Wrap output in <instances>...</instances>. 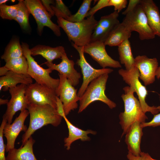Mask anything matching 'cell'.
<instances>
[{"label":"cell","instance_id":"5b68a950","mask_svg":"<svg viewBox=\"0 0 160 160\" xmlns=\"http://www.w3.org/2000/svg\"><path fill=\"white\" fill-rule=\"evenodd\" d=\"M122 23L130 31L138 32L140 40L154 39L155 35L150 27L144 9L140 4L125 15Z\"/></svg>","mask_w":160,"mask_h":160},{"label":"cell","instance_id":"4316f807","mask_svg":"<svg viewBox=\"0 0 160 160\" xmlns=\"http://www.w3.org/2000/svg\"><path fill=\"white\" fill-rule=\"evenodd\" d=\"M5 66L9 71L18 73L28 74V64L24 55L9 60L6 62Z\"/></svg>","mask_w":160,"mask_h":160},{"label":"cell","instance_id":"4dcf8cb0","mask_svg":"<svg viewBox=\"0 0 160 160\" xmlns=\"http://www.w3.org/2000/svg\"><path fill=\"white\" fill-rule=\"evenodd\" d=\"M55 2V6L51 5L55 15L57 17H61L67 20L72 15L68 8L62 0H56Z\"/></svg>","mask_w":160,"mask_h":160},{"label":"cell","instance_id":"9a60e30c","mask_svg":"<svg viewBox=\"0 0 160 160\" xmlns=\"http://www.w3.org/2000/svg\"><path fill=\"white\" fill-rule=\"evenodd\" d=\"M29 113L27 109L21 111L12 123H7L5 125L3 135L7 140L6 151L8 152L15 148V140L19 133L22 131L25 132L28 128L24 124L25 120Z\"/></svg>","mask_w":160,"mask_h":160},{"label":"cell","instance_id":"f1b7e54d","mask_svg":"<svg viewBox=\"0 0 160 160\" xmlns=\"http://www.w3.org/2000/svg\"><path fill=\"white\" fill-rule=\"evenodd\" d=\"M92 1V0H83L77 12L74 14L72 15L67 20L71 22H78L84 20L91 9Z\"/></svg>","mask_w":160,"mask_h":160},{"label":"cell","instance_id":"484cf974","mask_svg":"<svg viewBox=\"0 0 160 160\" xmlns=\"http://www.w3.org/2000/svg\"><path fill=\"white\" fill-rule=\"evenodd\" d=\"M23 55L19 40L14 39L9 44L1 58L6 62L10 59L20 57Z\"/></svg>","mask_w":160,"mask_h":160},{"label":"cell","instance_id":"7a4b0ae2","mask_svg":"<svg viewBox=\"0 0 160 160\" xmlns=\"http://www.w3.org/2000/svg\"><path fill=\"white\" fill-rule=\"evenodd\" d=\"M58 25L64 31L70 41L78 46L84 47L91 42L98 21L94 16L78 22H71L61 17H57Z\"/></svg>","mask_w":160,"mask_h":160},{"label":"cell","instance_id":"d6a6232c","mask_svg":"<svg viewBox=\"0 0 160 160\" xmlns=\"http://www.w3.org/2000/svg\"><path fill=\"white\" fill-rule=\"evenodd\" d=\"M110 6L109 0H99L96 5L90 9L88 12L87 17L94 16L95 14L98 10L106 7Z\"/></svg>","mask_w":160,"mask_h":160},{"label":"cell","instance_id":"277c9868","mask_svg":"<svg viewBox=\"0 0 160 160\" xmlns=\"http://www.w3.org/2000/svg\"><path fill=\"white\" fill-rule=\"evenodd\" d=\"M108 74H102L92 80L80 97L78 113L83 111L92 103L96 101L102 102L111 109L115 108L116 103L106 95L105 90Z\"/></svg>","mask_w":160,"mask_h":160},{"label":"cell","instance_id":"cb8c5ba5","mask_svg":"<svg viewBox=\"0 0 160 160\" xmlns=\"http://www.w3.org/2000/svg\"><path fill=\"white\" fill-rule=\"evenodd\" d=\"M132 32L122 22L120 23L112 30L104 43L105 45L118 47L130 37Z\"/></svg>","mask_w":160,"mask_h":160},{"label":"cell","instance_id":"3957f363","mask_svg":"<svg viewBox=\"0 0 160 160\" xmlns=\"http://www.w3.org/2000/svg\"><path fill=\"white\" fill-rule=\"evenodd\" d=\"M123 89L124 93L121 97L124 103V111L119 115V124L123 130L121 137L126 134L134 122L143 123L148 119L139 100L134 96V90L129 86L124 87Z\"/></svg>","mask_w":160,"mask_h":160},{"label":"cell","instance_id":"d590c367","mask_svg":"<svg viewBox=\"0 0 160 160\" xmlns=\"http://www.w3.org/2000/svg\"><path fill=\"white\" fill-rule=\"evenodd\" d=\"M127 157L128 160H159L152 158L148 153L143 152H142L138 156L128 152Z\"/></svg>","mask_w":160,"mask_h":160},{"label":"cell","instance_id":"b9f144b4","mask_svg":"<svg viewBox=\"0 0 160 160\" xmlns=\"http://www.w3.org/2000/svg\"><path fill=\"white\" fill-rule=\"evenodd\" d=\"M9 101L7 99H3L1 98L0 99V105L7 104Z\"/></svg>","mask_w":160,"mask_h":160},{"label":"cell","instance_id":"74e56055","mask_svg":"<svg viewBox=\"0 0 160 160\" xmlns=\"http://www.w3.org/2000/svg\"><path fill=\"white\" fill-rule=\"evenodd\" d=\"M41 1L43 6L48 12L52 16H53L55 15L54 12L52 9L51 6L50 5V4H54L55 1L53 0H42Z\"/></svg>","mask_w":160,"mask_h":160},{"label":"cell","instance_id":"83f0119b","mask_svg":"<svg viewBox=\"0 0 160 160\" xmlns=\"http://www.w3.org/2000/svg\"><path fill=\"white\" fill-rule=\"evenodd\" d=\"M18 1L19 9L17 16L15 20L19 24L22 29L27 30L29 28V16L30 13L24 0Z\"/></svg>","mask_w":160,"mask_h":160},{"label":"cell","instance_id":"8fae6325","mask_svg":"<svg viewBox=\"0 0 160 160\" xmlns=\"http://www.w3.org/2000/svg\"><path fill=\"white\" fill-rule=\"evenodd\" d=\"M60 82L55 90L57 95L63 103L64 110L66 116L78 106L77 102L80 97L77 95V89L64 76L59 74Z\"/></svg>","mask_w":160,"mask_h":160},{"label":"cell","instance_id":"ffe728a7","mask_svg":"<svg viewBox=\"0 0 160 160\" xmlns=\"http://www.w3.org/2000/svg\"><path fill=\"white\" fill-rule=\"evenodd\" d=\"M63 118L66 123L68 131V136L64 140V146L68 150L70 149L71 144L75 141L80 140L82 141H89L91 139L88 135H95L97 133L95 131L91 129L84 130L76 127L69 121L66 116Z\"/></svg>","mask_w":160,"mask_h":160},{"label":"cell","instance_id":"e575fe53","mask_svg":"<svg viewBox=\"0 0 160 160\" xmlns=\"http://www.w3.org/2000/svg\"><path fill=\"white\" fill-rule=\"evenodd\" d=\"M110 6L114 7V11L119 13L123 9L126 7L127 4V0H109Z\"/></svg>","mask_w":160,"mask_h":160},{"label":"cell","instance_id":"52a82bcc","mask_svg":"<svg viewBox=\"0 0 160 160\" xmlns=\"http://www.w3.org/2000/svg\"><path fill=\"white\" fill-rule=\"evenodd\" d=\"M119 74L126 83L136 92L144 112H150L154 115L159 112L157 107L149 106L145 102L148 91L145 86L140 81V72L138 69L134 67L129 70L121 69L118 71Z\"/></svg>","mask_w":160,"mask_h":160},{"label":"cell","instance_id":"1f68e13d","mask_svg":"<svg viewBox=\"0 0 160 160\" xmlns=\"http://www.w3.org/2000/svg\"><path fill=\"white\" fill-rule=\"evenodd\" d=\"M7 122L6 117L3 115V119L0 127V160H6L5 156L6 145L3 139V130L4 126Z\"/></svg>","mask_w":160,"mask_h":160},{"label":"cell","instance_id":"7402d4cb","mask_svg":"<svg viewBox=\"0 0 160 160\" xmlns=\"http://www.w3.org/2000/svg\"><path fill=\"white\" fill-rule=\"evenodd\" d=\"M35 140L31 137L25 144L19 148H13L8 152L6 160H37L33 151Z\"/></svg>","mask_w":160,"mask_h":160},{"label":"cell","instance_id":"ba28073f","mask_svg":"<svg viewBox=\"0 0 160 160\" xmlns=\"http://www.w3.org/2000/svg\"><path fill=\"white\" fill-rule=\"evenodd\" d=\"M25 95L29 103L38 105H49L57 109L55 90L36 82L27 85Z\"/></svg>","mask_w":160,"mask_h":160},{"label":"cell","instance_id":"30bf717a","mask_svg":"<svg viewBox=\"0 0 160 160\" xmlns=\"http://www.w3.org/2000/svg\"><path fill=\"white\" fill-rule=\"evenodd\" d=\"M24 1L30 14L32 15L36 21L40 34H41L44 27L47 26L50 29L56 36H60V27L52 21L51 18L52 16L46 10L41 1L25 0Z\"/></svg>","mask_w":160,"mask_h":160},{"label":"cell","instance_id":"6da1fadb","mask_svg":"<svg viewBox=\"0 0 160 160\" xmlns=\"http://www.w3.org/2000/svg\"><path fill=\"white\" fill-rule=\"evenodd\" d=\"M27 110L30 116L29 124L27 130L22 136L21 146L36 130L49 124L57 127L63 118L56 109L49 105H38L30 103Z\"/></svg>","mask_w":160,"mask_h":160},{"label":"cell","instance_id":"836d02e7","mask_svg":"<svg viewBox=\"0 0 160 160\" xmlns=\"http://www.w3.org/2000/svg\"><path fill=\"white\" fill-rule=\"evenodd\" d=\"M160 112V105L157 107ZM160 126V113L154 115L153 117L149 122L141 123V126L143 128L146 127H155Z\"/></svg>","mask_w":160,"mask_h":160},{"label":"cell","instance_id":"603a6c76","mask_svg":"<svg viewBox=\"0 0 160 160\" xmlns=\"http://www.w3.org/2000/svg\"><path fill=\"white\" fill-rule=\"evenodd\" d=\"M32 56L41 55L49 62H52L55 59H61L65 53L64 47L62 46L52 47L49 46L38 45L30 49Z\"/></svg>","mask_w":160,"mask_h":160},{"label":"cell","instance_id":"5bb4252c","mask_svg":"<svg viewBox=\"0 0 160 160\" xmlns=\"http://www.w3.org/2000/svg\"><path fill=\"white\" fill-rule=\"evenodd\" d=\"M134 66L139 70V79L145 86L154 82L156 72L159 67L156 58H149L145 55L137 56L135 58Z\"/></svg>","mask_w":160,"mask_h":160},{"label":"cell","instance_id":"d6986e66","mask_svg":"<svg viewBox=\"0 0 160 160\" xmlns=\"http://www.w3.org/2000/svg\"><path fill=\"white\" fill-rule=\"evenodd\" d=\"M140 4L146 14L148 23L155 35L160 37V14L152 0H141Z\"/></svg>","mask_w":160,"mask_h":160},{"label":"cell","instance_id":"ab89813d","mask_svg":"<svg viewBox=\"0 0 160 160\" xmlns=\"http://www.w3.org/2000/svg\"><path fill=\"white\" fill-rule=\"evenodd\" d=\"M9 71V69L5 65L0 68V76H2L5 75Z\"/></svg>","mask_w":160,"mask_h":160},{"label":"cell","instance_id":"2e32d148","mask_svg":"<svg viewBox=\"0 0 160 160\" xmlns=\"http://www.w3.org/2000/svg\"><path fill=\"white\" fill-rule=\"evenodd\" d=\"M119 13L114 11L110 14L102 16L98 21L92 35L90 42H104L114 28L120 23Z\"/></svg>","mask_w":160,"mask_h":160},{"label":"cell","instance_id":"4fadbf2b","mask_svg":"<svg viewBox=\"0 0 160 160\" xmlns=\"http://www.w3.org/2000/svg\"><path fill=\"white\" fill-rule=\"evenodd\" d=\"M105 46L104 42H90L84 47V52L88 54L103 68H121L119 61L113 59L108 55Z\"/></svg>","mask_w":160,"mask_h":160},{"label":"cell","instance_id":"7c38bea8","mask_svg":"<svg viewBox=\"0 0 160 160\" xmlns=\"http://www.w3.org/2000/svg\"><path fill=\"white\" fill-rule=\"evenodd\" d=\"M27 85L20 84L9 90L11 98L7 104V109L4 115L8 124L12 123L13 117L17 112L27 109L30 103L25 94Z\"/></svg>","mask_w":160,"mask_h":160},{"label":"cell","instance_id":"f35d334b","mask_svg":"<svg viewBox=\"0 0 160 160\" xmlns=\"http://www.w3.org/2000/svg\"><path fill=\"white\" fill-rule=\"evenodd\" d=\"M56 104V110L58 113L63 118L66 116L64 113L63 103L58 97H57Z\"/></svg>","mask_w":160,"mask_h":160},{"label":"cell","instance_id":"d4e9b609","mask_svg":"<svg viewBox=\"0 0 160 160\" xmlns=\"http://www.w3.org/2000/svg\"><path fill=\"white\" fill-rule=\"evenodd\" d=\"M118 49L121 63L124 65L125 69L129 70L134 67L135 58L129 39L125 40L119 45Z\"/></svg>","mask_w":160,"mask_h":160},{"label":"cell","instance_id":"8d00e7d4","mask_svg":"<svg viewBox=\"0 0 160 160\" xmlns=\"http://www.w3.org/2000/svg\"><path fill=\"white\" fill-rule=\"evenodd\" d=\"M140 0H129L128 5L126 9L122 13V14L126 15L133 11L136 7L140 4Z\"/></svg>","mask_w":160,"mask_h":160},{"label":"cell","instance_id":"44dd1931","mask_svg":"<svg viewBox=\"0 0 160 160\" xmlns=\"http://www.w3.org/2000/svg\"><path fill=\"white\" fill-rule=\"evenodd\" d=\"M32 78L28 74L18 73L9 71L7 74L0 78V90L6 91L19 84L26 85L32 84Z\"/></svg>","mask_w":160,"mask_h":160},{"label":"cell","instance_id":"9c48e42d","mask_svg":"<svg viewBox=\"0 0 160 160\" xmlns=\"http://www.w3.org/2000/svg\"><path fill=\"white\" fill-rule=\"evenodd\" d=\"M72 44L79 53V58L77 60L76 64L80 67L83 75V82L77 92L78 96L80 97L91 81L102 74L111 73L113 70L108 68L100 69L94 68L87 62L85 58L84 47L78 46L73 43Z\"/></svg>","mask_w":160,"mask_h":160},{"label":"cell","instance_id":"8992f818","mask_svg":"<svg viewBox=\"0 0 160 160\" xmlns=\"http://www.w3.org/2000/svg\"><path fill=\"white\" fill-rule=\"evenodd\" d=\"M21 46L23 55L28 64V74L37 83L56 90L59 84L60 79L50 76L49 74L52 70L49 68L44 69L38 65L31 55L28 44L22 43Z\"/></svg>","mask_w":160,"mask_h":160},{"label":"cell","instance_id":"e0dca14e","mask_svg":"<svg viewBox=\"0 0 160 160\" xmlns=\"http://www.w3.org/2000/svg\"><path fill=\"white\" fill-rule=\"evenodd\" d=\"M61 59V62L58 64L47 61L44 64L52 71L56 70L59 72V74L65 76L74 87L77 85L79 83L81 75L75 69L74 61L69 59L66 53L62 56Z\"/></svg>","mask_w":160,"mask_h":160},{"label":"cell","instance_id":"ac0fdd59","mask_svg":"<svg viewBox=\"0 0 160 160\" xmlns=\"http://www.w3.org/2000/svg\"><path fill=\"white\" fill-rule=\"evenodd\" d=\"M141 123L139 121L134 122L125 134V141L128 152L136 156L139 155L142 152L140 143L143 133Z\"/></svg>","mask_w":160,"mask_h":160},{"label":"cell","instance_id":"60d3db41","mask_svg":"<svg viewBox=\"0 0 160 160\" xmlns=\"http://www.w3.org/2000/svg\"><path fill=\"white\" fill-rule=\"evenodd\" d=\"M156 76L157 79H159L160 78V66H159L157 68L156 73Z\"/></svg>","mask_w":160,"mask_h":160},{"label":"cell","instance_id":"7bdbcfd3","mask_svg":"<svg viewBox=\"0 0 160 160\" xmlns=\"http://www.w3.org/2000/svg\"><path fill=\"white\" fill-rule=\"evenodd\" d=\"M8 1V0H1L0 1V4H6V3Z\"/></svg>","mask_w":160,"mask_h":160},{"label":"cell","instance_id":"f546056e","mask_svg":"<svg viewBox=\"0 0 160 160\" xmlns=\"http://www.w3.org/2000/svg\"><path fill=\"white\" fill-rule=\"evenodd\" d=\"M18 3L12 5H7L6 4L0 5V16L3 19L15 20L18 13Z\"/></svg>","mask_w":160,"mask_h":160}]
</instances>
